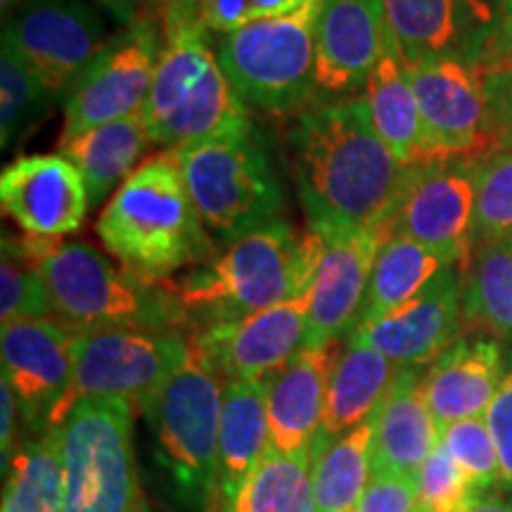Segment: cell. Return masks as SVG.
<instances>
[{
  "label": "cell",
  "mask_w": 512,
  "mask_h": 512,
  "mask_svg": "<svg viewBox=\"0 0 512 512\" xmlns=\"http://www.w3.org/2000/svg\"><path fill=\"white\" fill-rule=\"evenodd\" d=\"M463 328L512 337V238L486 240L463 266Z\"/></svg>",
  "instance_id": "cell-30"
},
{
  "label": "cell",
  "mask_w": 512,
  "mask_h": 512,
  "mask_svg": "<svg viewBox=\"0 0 512 512\" xmlns=\"http://www.w3.org/2000/svg\"><path fill=\"white\" fill-rule=\"evenodd\" d=\"M3 512H62L60 427L15 448L5 470Z\"/></svg>",
  "instance_id": "cell-33"
},
{
  "label": "cell",
  "mask_w": 512,
  "mask_h": 512,
  "mask_svg": "<svg viewBox=\"0 0 512 512\" xmlns=\"http://www.w3.org/2000/svg\"><path fill=\"white\" fill-rule=\"evenodd\" d=\"M422 117L425 162L484 159L498 145L486 100L484 69L458 60H427L411 67Z\"/></svg>",
  "instance_id": "cell-14"
},
{
  "label": "cell",
  "mask_w": 512,
  "mask_h": 512,
  "mask_svg": "<svg viewBox=\"0 0 512 512\" xmlns=\"http://www.w3.org/2000/svg\"><path fill=\"white\" fill-rule=\"evenodd\" d=\"M223 387L226 382L190 344L183 366L143 413L155 439L159 470L188 512H223L219 482Z\"/></svg>",
  "instance_id": "cell-6"
},
{
  "label": "cell",
  "mask_w": 512,
  "mask_h": 512,
  "mask_svg": "<svg viewBox=\"0 0 512 512\" xmlns=\"http://www.w3.org/2000/svg\"><path fill=\"white\" fill-rule=\"evenodd\" d=\"M441 446L456 460L477 494L491 491L501 479V463L486 418L460 420L441 432Z\"/></svg>",
  "instance_id": "cell-37"
},
{
  "label": "cell",
  "mask_w": 512,
  "mask_h": 512,
  "mask_svg": "<svg viewBox=\"0 0 512 512\" xmlns=\"http://www.w3.org/2000/svg\"><path fill=\"white\" fill-rule=\"evenodd\" d=\"M95 230L114 261L150 283H169L174 273L207 264L219 252L171 150L145 159L121 183Z\"/></svg>",
  "instance_id": "cell-2"
},
{
  "label": "cell",
  "mask_w": 512,
  "mask_h": 512,
  "mask_svg": "<svg viewBox=\"0 0 512 512\" xmlns=\"http://www.w3.org/2000/svg\"><path fill=\"white\" fill-rule=\"evenodd\" d=\"M309 304L306 292L245 318L204 325L192 332L190 344L223 382H264L304 349Z\"/></svg>",
  "instance_id": "cell-17"
},
{
  "label": "cell",
  "mask_w": 512,
  "mask_h": 512,
  "mask_svg": "<svg viewBox=\"0 0 512 512\" xmlns=\"http://www.w3.org/2000/svg\"><path fill=\"white\" fill-rule=\"evenodd\" d=\"M375 415L311 458L318 512H354L373 477Z\"/></svg>",
  "instance_id": "cell-31"
},
{
  "label": "cell",
  "mask_w": 512,
  "mask_h": 512,
  "mask_svg": "<svg viewBox=\"0 0 512 512\" xmlns=\"http://www.w3.org/2000/svg\"><path fill=\"white\" fill-rule=\"evenodd\" d=\"M164 3H169V0H164Z\"/></svg>",
  "instance_id": "cell-50"
},
{
  "label": "cell",
  "mask_w": 512,
  "mask_h": 512,
  "mask_svg": "<svg viewBox=\"0 0 512 512\" xmlns=\"http://www.w3.org/2000/svg\"><path fill=\"white\" fill-rule=\"evenodd\" d=\"M463 332V266H446L411 302L354 330L344 344L375 349L399 368L432 366Z\"/></svg>",
  "instance_id": "cell-18"
},
{
  "label": "cell",
  "mask_w": 512,
  "mask_h": 512,
  "mask_svg": "<svg viewBox=\"0 0 512 512\" xmlns=\"http://www.w3.org/2000/svg\"><path fill=\"white\" fill-rule=\"evenodd\" d=\"M31 0H0V10H3V19H10L15 12H19L24 5H29Z\"/></svg>",
  "instance_id": "cell-48"
},
{
  "label": "cell",
  "mask_w": 512,
  "mask_h": 512,
  "mask_svg": "<svg viewBox=\"0 0 512 512\" xmlns=\"http://www.w3.org/2000/svg\"><path fill=\"white\" fill-rule=\"evenodd\" d=\"M223 512H318L311 477V451L280 453L268 446Z\"/></svg>",
  "instance_id": "cell-32"
},
{
  "label": "cell",
  "mask_w": 512,
  "mask_h": 512,
  "mask_svg": "<svg viewBox=\"0 0 512 512\" xmlns=\"http://www.w3.org/2000/svg\"><path fill=\"white\" fill-rule=\"evenodd\" d=\"M50 95L36 74L24 64L15 48L0 50V145L10 147L41 117Z\"/></svg>",
  "instance_id": "cell-35"
},
{
  "label": "cell",
  "mask_w": 512,
  "mask_h": 512,
  "mask_svg": "<svg viewBox=\"0 0 512 512\" xmlns=\"http://www.w3.org/2000/svg\"><path fill=\"white\" fill-rule=\"evenodd\" d=\"M290 150L299 202L318 235L380 226L411 169L377 136L363 95L299 114Z\"/></svg>",
  "instance_id": "cell-1"
},
{
  "label": "cell",
  "mask_w": 512,
  "mask_h": 512,
  "mask_svg": "<svg viewBox=\"0 0 512 512\" xmlns=\"http://www.w3.org/2000/svg\"><path fill=\"white\" fill-rule=\"evenodd\" d=\"M363 98L368 102L370 119L382 143L394 152L401 164H422V117L415 95L411 67L396 48L394 36L370 72Z\"/></svg>",
  "instance_id": "cell-28"
},
{
  "label": "cell",
  "mask_w": 512,
  "mask_h": 512,
  "mask_svg": "<svg viewBox=\"0 0 512 512\" xmlns=\"http://www.w3.org/2000/svg\"><path fill=\"white\" fill-rule=\"evenodd\" d=\"M271 446L266 380H233L223 387L219 422V482L223 508L247 482Z\"/></svg>",
  "instance_id": "cell-26"
},
{
  "label": "cell",
  "mask_w": 512,
  "mask_h": 512,
  "mask_svg": "<svg viewBox=\"0 0 512 512\" xmlns=\"http://www.w3.org/2000/svg\"><path fill=\"white\" fill-rule=\"evenodd\" d=\"M475 164L472 159H441L415 164L380 223L382 235H403L465 266L475 249Z\"/></svg>",
  "instance_id": "cell-11"
},
{
  "label": "cell",
  "mask_w": 512,
  "mask_h": 512,
  "mask_svg": "<svg viewBox=\"0 0 512 512\" xmlns=\"http://www.w3.org/2000/svg\"><path fill=\"white\" fill-rule=\"evenodd\" d=\"M475 245L512 238V155L496 152L475 164Z\"/></svg>",
  "instance_id": "cell-36"
},
{
  "label": "cell",
  "mask_w": 512,
  "mask_h": 512,
  "mask_svg": "<svg viewBox=\"0 0 512 512\" xmlns=\"http://www.w3.org/2000/svg\"><path fill=\"white\" fill-rule=\"evenodd\" d=\"M0 207L29 238L62 240L91 211L79 169L57 155L17 157L0 174Z\"/></svg>",
  "instance_id": "cell-19"
},
{
  "label": "cell",
  "mask_w": 512,
  "mask_h": 512,
  "mask_svg": "<svg viewBox=\"0 0 512 512\" xmlns=\"http://www.w3.org/2000/svg\"><path fill=\"white\" fill-rule=\"evenodd\" d=\"M204 27L216 34H235L254 22L252 0H200Z\"/></svg>",
  "instance_id": "cell-42"
},
{
  "label": "cell",
  "mask_w": 512,
  "mask_h": 512,
  "mask_svg": "<svg viewBox=\"0 0 512 512\" xmlns=\"http://www.w3.org/2000/svg\"><path fill=\"white\" fill-rule=\"evenodd\" d=\"M477 496L470 479L439 441L420 470L418 512H467Z\"/></svg>",
  "instance_id": "cell-38"
},
{
  "label": "cell",
  "mask_w": 512,
  "mask_h": 512,
  "mask_svg": "<svg viewBox=\"0 0 512 512\" xmlns=\"http://www.w3.org/2000/svg\"><path fill=\"white\" fill-rule=\"evenodd\" d=\"M0 361L24 427L34 434L60 427L74 380L72 332L53 318L3 323Z\"/></svg>",
  "instance_id": "cell-15"
},
{
  "label": "cell",
  "mask_w": 512,
  "mask_h": 512,
  "mask_svg": "<svg viewBox=\"0 0 512 512\" xmlns=\"http://www.w3.org/2000/svg\"><path fill=\"white\" fill-rule=\"evenodd\" d=\"M399 366L375 349L344 344L332 366L325 399L323 425L311 444V458L325 446L349 434L380 411L384 396L392 389Z\"/></svg>",
  "instance_id": "cell-25"
},
{
  "label": "cell",
  "mask_w": 512,
  "mask_h": 512,
  "mask_svg": "<svg viewBox=\"0 0 512 512\" xmlns=\"http://www.w3.org/2000/svg\"><path fill=\"white\" fill-rule=\"evenodd\" d=\"M384 8L408 67L458 60L489 69L503 0H384Z\"/></svg>",
  "instance_id": "cell-16"
},
{
  "label": "cell",
  "mask_w": 512,
  "mask_h": 512,
  "mask_svg": "<svg viewBox=\"0 0 512 512\" xmlns=\"http://www.w3.org/2000/svg\"><path fill=\"white\" fill-rule=\"evenodd\" d=\"M207 34L200 0L164 3V46L143 117L152 143L166 150L254 128Z\"/></svg>",
  "instance_id": "cell-4"
},
{
  "label": "cell",
  "mask_w": 512,
  "mask_h": 512,
  "mask_svg": "<svg viewBox=\"0 0 512 512\" xmlns=\"http://www.w3.org/2000/svg\"><path fill=\"white\" fill-rule=\"evenodd\" d=\"M164 31L150 17H138L124 34L91 62L64 98V124L57 145L83 136L95 126L143 112L157 62L162 55Z\"/></svg>",
  "instance_id": "cell-12"
},
{
  "label": "cell",
  "mask_w": 512,
  "mask_h": 512,
  "mask_svg": "<svg viewBox=\"0 0 512 512\" xmlns=\"http://www.w3.org/2000/svg\"><path fill=\"white\" fill-rule=\"evenodd\" d=\"M392 38L384 0H323L316 22V88L351 95L366 88Z\"/></svg>",
  "instance_id": "cell-21"
},
{
  "label": "cell",
  "mask_w": 512,
  "mask_h": 512,
  "mask_svg": "<svg viewBox=\"0 0 512 512\" xmlns=\"http://www.w3.org/2000/svg\"><path fill=\"white\" fill-rule=\"evenodd\" d=\"M17 420L19 406L15 394L5 377H0V458H3V472L8 470L12 453H15V437H17Z\"/></svg>",
  "instance_id": "cell-43"
},
{
  "label": "cell",
  "mask_w": 512,
  "mask_h": 512,
  "mask_svg": "<svg viewBox=\"0 0 512 512\" xmlns=\"http://www.w3.org/2000/svg\"><path fill=\"white\" fill-rule=\"evenodd\" d=\"M188 195L216 247L278 221L283 190L254 128L174 147Z\"/></svg>",
  "instance_id": "cell-7"
},
{
  "label": "cell",
  "mask_w": 512,
  "mask_h": 512,
  "mask_svg": "<svg viewBox=\"0 0 512 512\" xmlns=\"http://www.w3.org/2000/svg\"><path fill=\"white\" fill-rule=\"evenodd\" d=\"M136 408L124 399H81L60 425L62 512H143Z\"/></svg>",
  "instance_id": "cell-8"
},
{
  "label": "cell",
  "mask_w": 512,
  "mask_h": 512,
  "mask_svg": "<svg viewBox=\"0 0 512 512\" xmlns=\"http://www.w3.org/2000/svg\"><path fill=\"white\" fill-rule=\"evenodd\" d=\"M512 64V0H503L501 24H498V34L494 43V53H491V64L494 67H510Z\"/></svg>",
  "instance_id": "cell-44"
},
{
  "label": "cell",
  "mask_w": 512,
  "mask_h": 512,
  "mask_svg": "<svg viewBox=\"0 0 512 512\" xmlns=\"http://www.w3.org/2000/svg\"><path fill=\"white\" fill-rule=\"evenodd\" d=\"M484 86L498 152L512 155V64L484 69Z\"/></svg>",
  "instance_id": "cell-40"
},
{
  "label": "cell",
  "mask_w": 512,
  "mask_h": 512,
  "mask_svg": "<svg viewBox=\"0 0 512 512\" xmlns=\"http://www.w3.org/2000/svg\"><path fill=\"white\" fill-rule=\"evenodd\" d=\"M503 377L505 358L498 339L458 337L425 375V399L439 434L460 420L484 418Z\"/></svg>",
  "instance_id": "cell-22"
},
{
  "label": "cell",
  "mask_w": 512,
  "mask_h": 512,
  "mask_svg": "<svg viewBox=\"0 0 512 512\" xmlns=\"http://www.w3.org/2000/svg\"><path fill=\"white\" fill-rule=\"evenodd\" d=\"M143 512H152V510H150V508H147V505H145V510H143Z\"/></svg>",
  "instance_id": "cell-49"
},
{
  "label": "cell",
  "mask_w": 512,
  "mask_h": 512,
  "mask_svg": "<svg viewBox=\"0 0 512 512\" xmlns=\"http://www.w3.org/2000/svg\"><path fill=\"white\" fill-rule=\"evenodd\" d=\"M323 256V238L311 228L273 221L195 266L171 290L197 328L290 302L311 290Z\"/></svg>",
  "instance_id": "cell-3"
},
{
  "label": "cell",
  "mask_w": 512,
  "mask_h": 512,
  "mask_svg": "<svg viewBox=\"0 0 512 512\" xmlns=\"http://www.w3.org/2000/svg\"><path fill=\"white\" fill-rule=\"evenodd\" d=\"M190 354V337L157 330H93L72 335L74 380L67 408L81 399H124L145 413Z\"/></svg>",
  "instance_id": "cell-10"
},
{
  "label": "cell",
  "mask_w": 512,
  "mask_h": 512,
  "mask_svg": "<svg viewBox=\"0 0 512 512\" xmlns=\"http://www.w3.org/2000/svg\"><path fill=\"white\" fill-rule=\"evenodd\" d=\"M320 3L309 0L294 15L259 19L223 36L219 62L249 110L285 117L313 98Z\"/></svg>",
  "instance_id": "cell-9"
},
{
  "label": "cell",
  "mask_w": 512,
  "mask_h": 512,
  "mask_svg": "<svg viewBox=\"0 0 512 512\" xmlns=\"http://www.w3.org/2000/svg\"><path fill=\"white\" fill-rule=\"evenodd\" d=\"M335 344L302 349L266 380L271 448L280 453L311 451L325 415Z\"/></svg>",
  "instance_id": "cell-23"
},
{
  "label": "cell",
  "mask_w": 512,
  "mask_h": 512,
  "mask_svg": "<svg viewBox=\"0 0 512 512\" xmlns=\"http://www.w3.org/2000/svg\"><path fill=\"white\" fill-rule=\"evenodd\" d=\"M29 242L41 261L53 320L72 335L119 328L181 332L190 323L169 285L126 271L98 247L81 240Z\"/></svg>",
  "instance_id": "cell-5"
},
{
  "label": "cell",
  "mask_w": 512,
  "mask_h": 512,
  "mask_svg": "<svg viewBox=\"0 0 512 512\" xmlns=\"http://www.w3.org/2000/svg\"><path fill=\"white\" fill-rule=\"evenodd\" d=\"M306 3H309V0H252L254 22H259V19L294 15V12L302 10Z\"/></svg>",
  "instance_id": "cell-45"
},
{
  "label": "cell",
  "mask_w": 512,
  "mask_h": 512,
  "mask_svg": "<svg viewBox=\"0 0 512 512\" xmlns=\"http://www.w3.org/2000/svg\"><path fill=\"white\" fill-rule=\"evenodd\" d=\"M53 318L41 261L27 235H3L0 249V323Z\"/></svg>",
  "instance_id": "cell-34"
},
{
  "label": "cell",
  "mask_w": 512,
  "mask_h": 512,
  "mask_svg": "<svg viewBox=\"0 0 512 512\" xmlns=\"http://www.w3.org/2000/svg\"><path fill=\"white\" fill-rule=\"evenodd\" d=\"M150 145L155 143L147 131L143 112H138L95 126L83 136L57 145V152L79 169L91 207H100L138 169Z\"/></svg>",
  "instance_id": "cell-27"
},
{
  "label": "cell",
  "mask_w": 512,
  "mask_h": 512,
  "mask_svg": "<svg viewBox=\"0 0 512 512\" xmlns=\"http://www.w3.org/2000/svg\"><path fill=\"white\" fill-rule=\"evenodd\" d=\"M320 238L323 256L309 290L304 349L332 347L349 337L384 235L380 228H356L323 233Z\"/></svg>",
  "instance_id": "cell-20"
},
{
  "label": "cell",
  "mask_w": 512,
  "mask_h": 512,
  "mask_svg": "<svg viewBox=\"0 0 512 512\" xmlns=\"http://www.w3.org/2000/svg\"><path fill=\"white\" fill-rule=\"evenodd\" d=\"M467 512H512V505L496 494H479Z\"/></svg>",
  "instance_id": "cell-47"
},
{
  "label": "cell",
  "mask_w": 512,
  "mask_h": 512,
  "mask_svg": "<svg viewBox=\"0 0 512 512\" xmlns=\"http://www.w3.org/2000/svg\"><path fill=\"white\" fill-rule=\"evenodd\" d=\"M93 3L110 12L112 17H117L119 22L133 24L138 19V10L143 0H93Z\"/></svg>",
  "instance_id": "cell-46"
},
{
  "label": "cell",
  "mask_w": 512,
  "mask_h": 512,
  "mask_svg": "<svg viewBox=\"0 0 512 512\" xmlns=\"http://www.w3.org/2000/svg\"><path fill=\"white\" fill-rule=\"evenodd\" d=\"M446 266H456L434 249L420 242L389 235L377 249L373 271H370L368 290L358 311L354 330L366 328L403 306L418 294L439 271ZM349 332V335H351Z\"/></svg>",
  "instance_id": "cell-29"
},
{
  "label": "cell",
  "mask_w": 512,
  "mask_h": 512,
  "mask_svg": "<svg viewBox=\"0 0 512 512\" xmlns=\"http://www.w3.org/2000/svg\"><path fill=\"white\" fill-rule=\"evenodd\" d=\"M354 512H418V482L396 475H373Z\"/></svg>",
  "instance_id": "cell-39"
},
{
  "label": "cell",
  "mask_w": 512,
  "mask_h": 512,
  "mask_svg": "<svg viewBox=\"0 0 512 512\" xmlns=\"http://www.w3.org/2000/svg\"><path fill=\"white\" fill-rule=\"evenodd\" d=\"M112 38L88 0H31L3 24V43L15 48L50 95H67Z\"/></svg>",
  "instance_id": "cell-13"
},
{
  "label": "cell",
  "mask_w": 512,
  "mask_h": 512,
  "mask_svg": "<svg viewBox=\"0 0 512 512\" xmlns=\"http://www.w3.org/2000/svg\"><path fill=\"white\" fill-rule=\"evenodd\" d=\"M439 427L425 399L420 368H401L375 413L373 475H396L418 482L422 465L439 446Z\"/></svg>",
  "instance_id": "cell-24"
},
{
  "label": "cell",
  "mask_w": 512,
  "mask_h": 512,
  "mask_svg": "<svg viewBox=\"0 0 512 512\" xmlns=\"http://www.w3.org/2000/svg\"><path fill=\"white\" fill-rule=\"evenodd\" d=\"M486 425L494 437L498 463H501V479L512 494V368L505 373L496 399L486 411Z\"/></svg>",
  "instance_id": "cell-41"
}]
</instances>
